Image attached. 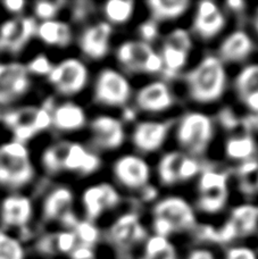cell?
<instances>
[{"label": "cell", "mask_w": 258, "mask_h": 259, "mask_svg": "<svg viewBox=\"0 0 258 259\" xmlns=\"http://www.w3.org/2000/svg\"><path fill=\"white\" fill-rule=\"evenodd\" d=\"M241 101L245 104L251 112L258 114V91L243 97Z\"/></svg>", "instance_id": "c3c4849f"}, {"label": "cell", "mask_w": 258, "mask_h": 259, "mask_svg": "<svg viewBox=\"0 0 258 259\" xmlns=\"http://www.w3.org/2000/svg\"><path fill=\"white\" fill-rule=\"evenodd\" d=\"M107 237L115 248L125 251L144 241L147 238V231L141 224L140 216L135 211H128L110 225Z\"/></svg>", "instance_id": "9c48e42d"}, {"label": "cell", "mask_w": 258, "mask_h": 259, "mask_svg": "<svg viewBox=\"0 0 258 259\" xmlns=\"http://www.w3.org/2000/svg\"><path fill=\"white\" fill-rule=\"evenodd\" d=\"M32 203L27 197L11 196L3 201L2 222L5 226L23 228L29 223L32 217Z\"/></svg>", "instance_id": "44dd1931"}, {"label": "cell", "mask_w": 258, "mask_h": 259, "mask_svg": "<svg viewBox=\"0 0 258 259\" xmlns=\"http://www.w3.org/2000/svg\"><path fill=\"white\" fill-rule=\"evenodd\" d=\"M132 89L127 78L113 68H105L95 83L94 96L97 103L110 107H121L131 98Z\"/></svg>", "instance_id": "5b68a950"}, {"label": "cell", "mask_w": 258, "mask_h": 259, "mask_svg": "<svg viewBox=\"0 0 258 259\" xmlns=\"http://www.w3.org/2000/svg\"><path fill=\"white\" fill-rule=\"evenodd\" d=\"M187 259H215L214 253L208 249H195L192 250Z\"/></svg>", "instance_id": "681fc988"}, {"label": "cell", "mask_w": 258, "mask_h": 259, "mask_svg": "<svg viewBox=\"0 0 258 259\" xmlns=\"http://www.w3.org/2000/svg\"><path fill=\"white\" fill-rule=\"evenodd\" d=\"M145 259H179L177 249L167 238L154 235L147 239Z\"/></svg>", "instance_id": "1f68e13d"}, {"label": "cell", "mask_w": 258, "mask_h": 259, "mask_svg": "<svg viewBox=\"0 0 258 259\" xmlns=\"http://www.w3.org/2000/svg\"><path fill=\"white\" fill-rule=\"evenodd\" d=\"M187 154L181 151H169L158 163V177L165 186H173L180 182V168Z\"/></svg>", "instance_id": "83f0119b"}, {"label": "cell", "mask_w": 258, "mask_h": 259, "mask_svg": "<svg viewBox=\"0 0 258 259\" xmlns=\"http://www.w3.org/2000/svg\"><path fill=\"white\" fill-rule=\"evenodd\" d=\"M113 27L108 22H99L88 26L79 38V47L88 58L99 61L109 52Z\"/></svg>", "instance_id": "2e32d148"}, {"label": "cell", "mask_w": 258, "mask_h": 259, "mask_svg": "<svg viewBox=\"0 0 258 259\" xmlns=\"http://www.w3.org/2000/svg\"><path fill=\"white\" fill-rule=\"evenodd\" d=\"M36 34L46 45L65 48L72 42L71 26L62 21H45L36 27Z\"/></svg>", "instance_id": "d4e9b609"}, {"label": "cell", "mask_w": 258, "mask_h": 259, "mask_svg": "<svg viewBox=\"0 0 258 259\" xmlns=\"http://www.w3.org/2000/svg\"><path fill=\"white\" fill-rule=\"evenodd\" d=\"M36 27L33 17H16L5 22L0 26V49L20 53L36 33Z\"/></svg>", "instance_id": "7c38bea8"}, {"label": "cell", "mask_w": 258, "mask_h": 259, "mask_svg": "<svg viewBox=\"0 0 258 259\" xmlns=\"http://www.w3.org/2000/svg\"><path fill=\"white\" fill-rule=\"evenodd\" d=\"M234 89L240 99L258 91V64L248 65L239 72L234 80Z\"/></svg>", "instance_id": "836d02e7"}, {"label": "cell", "mask_w": 258, "mask_h": 259, "mask_svg": "<svg viewBox=\"0 0 258 259\" xmlns=\"http://www.w3.org/2000/svg\"><path fill=\"white\" fill-rule=\"evenodd\" d=\"M0 259H25L22 243L4 231H0Z\"/></svg>", "instance_id": "d590c367"}, {"label": "cell", "mask_w": 258, "mask_h": 259, "mask_svg": "<svg viewBox=\"0 0 258 259\" xmlns=\"http://www.w3.org/2000/svg\"><path fill=\"white\" fill-rule=\"evenodd\" d=\"M192 48V40L184 29H175L164 40L160 58L163 62L162 73L168 78L177 76L187 65Z\"/></svg>", "instance_id": "ba28073f"}, {"label": "cell", "mask_w": 258, "mask_h": 259, "mask_svg": "<svg viewBox=\"0 0 258 259\" xmlns=\"http://www.w3.org/2000/svg\"><path fill=\"white\" fill-rule=\"evenodd\" d=\"M56 243H57V252L70 253L73 249L76 247L77 241L73 231L65 230V231H62V232L56 233Z\"/></svg>", "instance_id": "ab89813d"}, {"label": "cell", "mask_w": 258, "mask_h": 259, "mask_svg": "<svg viewBox=\"0 0 258 259\" xmlns=\"http://www.w3.org/2000/svg\"><path fill=\"white\" fill-rule=\"evenodd\" d=\"M72 231L75 234L77 244H81V246L92 248L100 239L99 229L94 224V222L88 220L77 221Z\"/></svg>", "instance_id": "e575fe53"}, {"label": "cell", "mask_w": 258, "mask_h": 259, "mask_svg": "<svg viewBox=\"0 0 258 259\" xmlns=\"http://www.w3.org/2000/svg\"><path fill=\"white\" fill-rule=\"evenodd\" d=\"M214 137V123L204 113L190 112L183 115L177 127V140L192 156H201Z\"/></svg>", "instance_id": "7a4b0ae2"}, {"label": "cell", "mask_w": 258, "mask_h": 259, "mask_svg": "<svg viewBox=\"0 0 258 259\" xmlns=\"http://www.w3.org/2000/svg\"><path fill=\"white\" fill-rule=\"evenodd\" d=\"M54 67V65L52 62L49 61L48 57L44 54H40L38 56L34 57L32 61L27 64L26 69L29 73L35 74V75H46L48 76L52 69Z\"/></svg>", "instance_id": "74e56055"}, {"label": "cell", "mask_w": 258, "mask_h": 259, "mask_svg": "<svg viewBox=\"0 0 258 259\" xmlns=\"http://www.w3.org/2000/svg\"><path fill=\"white\" fill-rule=\"evenodd\" d=\"M219 121L221 123V125L223 126V128L229 130V131L236 130L239 126V123H240L236 113L229 107H225L221 110L219 114Z\"/></svg>", "instance_id": "7bdbcfd3"}, {"label": "cell", "mask_w": 258, "mask_h": 259, "mask_svg": "<svg viewBox=\"0 0 258 259\" xmlns=\"http://www.w3.org/2000/svg\"><path fill=\"white\" fill-rule=\"evenodd\" d=\"M200 172V163L192 156L186 155L180 168V181L184 182L191 180Z\"/></svg>", "instance_id": "f35d334b"}, {"label": "cell", "mask_w": 258, "mask_h": 259, "mask_svg": "<svg viewBox=\"0 0 258 259\" xmlns=\"http://www.w3.org/2000/svg\"><path fill=\"white\" fill-rule=\"evenodd\" d=\"M53 125L58 131L73 132L87 124V115L81 106L74 103H64L53 110Z\"/></svg>", "instance_id": "603a6c76"}, {"label": "cell", "mask_w": 258, "mask_h": 259, "mask_svg": "<svg viewBox=\"0 0 258 259\" xmlns=\"http://www.w3.org/2000/svg\"><path fill=\"white\" fill-rule=\"evenodd\" d=\"M151 20L159 21H172L182 16L190 6L188 0H149L147 2Z\"/></svg>", "instance_id": "484cf974"}, {"label": "cell", "mask_w": 258, "mask_h": 259, "mask_svg": "<svg viewBox=\"0 0 258 259\" xmlns=\"http://www.w3.org/2000/svg\"><path fill=\"white\" fill-rule=\"evenodd\" d=\"M238 175H240L242 179L252 177L258 173V160L257 159H248L242 161V163L238 166L237 168Z\"/></svg>", "instance_id": "bcb514c9"}, {"label": "cell", "mask_w": 258, "mask_h": 259, "mask_svg": "<svg viewBox=\"0 0 258 259\" xmlns=\"http://www.w3.org/2000/svg\"><path fill=\"white\" fill-rule=\"evenodd\" d=\"M190 98L199 104L220 100L227 89L228 76L224 64L218 56L208 55L186 74Z\"/></svg>", "instance_id": "6da1fadb"}, {"label": "cell", "mask_w": 258, "mask_h": 259, "mask_svg": "<svg viewBox=\"0 0 258 259\" xmlns=\"http://www.w3.org/2000/svg\"><path fill=\"white\" fill-rule=\"evenodd\" d=\"M65 3L63 2H38L34 5V13L35 16L39 17L40 20L52 21L54 17L57 15L58 12Z\"/></svg>", "instance_id": "8d00e7d4"}, {"label": "cell", "mask_w": 258, "mask_h": 259, "mask_svg": "<svg viewBox=\"0 0 258 259\" xmlns=\"http://www.w3.org/2000/svg\"><path fill=\"white\" fill-rule=\"evenodd\" d=\"M73 192L68 188L59 187L46 197L42 214L46 221L61 222L64 216L73 211Z\"/></svg>", "instance_id": "cb8c5ba5"}, {"label": "cell", "mask_w": 258, "mask_h": 259, "mask_svg": "<svg viewBox=\"0 0 258 259\" xmlns=\"http://www.w3.org/2000/svg\"><path fill=\"white\" fill-rule=\"evenodd\" d=\"M172 122L145 121L137 124L132 133L133 145L142 154L157 151L166 141Z\"/></svg>", "instance_id": "e0dca14e"}, {"label": "cell", "mask_w": 258, "mask_h": 259, "mask_svg": "<svg viewBox=\"0 0 258 259\" xmlns=\"http://www.w3.org/2000/svg\"><path fill=\"white\" fill-rule=\"evenodd\" d=\"M139 34L141 36V41L144 42L149 44L151 41H155L158 38L159 34V29H158V24L157 22L154 20H148L142 23V24L139 25Z\"/></svg>", "instance_id": "60d3db41"}, {"label": "cell", "mask_w": 258, "mask_h": 259, "mask_svg": "<svg viewBox=\"0 0 258 259\" xmlns=\"http://www.w3.org/2000/svg\"><path fill=\"white\" fill-rule=\"evenodd\" d=\"M48 80L61 95L74 96L80 94L88 84L89 71L79 59L67 58L54 65Z\"/></svg>", "instance_id": "52a82bcc"}, {"label": "cell", "mask_w": 258, "mask_h": 259, "mask_svg": "<svg viewBox=\"0 0 258 259\" xmlns=\"http://www.w3.org/2000/svg\"><path fill=\"white\" fill-rule=\"evenodd\" d=\"M38 248L44 253H56L57 252V243H56V233H50L44 235L38 243Z\"/></svg>", "instance_id": "f6af8a7d"}, {"label": "cell", "mask_w": 258, "mask_h": 259, "mask_svg": "<svg viewBox=\"0 0 258 259\" xmlns=\"http://www.w3.org/2000/svg\"><path fill=\"white\" fill-rule=\"evenodd\" d=\"M256 187H257V190H258V173L256 174Z\"/></svg>", "instance_id": "9f6ffc18"}, {"label": "cell", "mask_w": 258, "mask_h": 259, "mask_svg": "<svg viewBox=\"0 0 258 259\" xmlns=\"http://www.w3.org/2000/svg\"><path fill=\"white\" fill-rule=\"evenodd\" d=\"M254 25H255V30L258 33V11H257V14H256V17H255V21H254Z\"/></svg>", "instance_id": "11a10c76"}, {"label": "cell", "mask_w": 258, "mask_h": 259, "mask_svg": "<svg viewBox=\"0 0 258 259\" xmlns=\"http://www.w3.org/2000/svg\"><path fill=\"white\" fill-rule=\"evenodd\" d=\"M256 142L249 134L229 138L225 142V154L232 160L245 161L256 154Z\"/></svg>", "instance_id": "f1b7e54d"}, {"label": "cell", "mask_w": 258, "mask_h": 259, "mask_svg": "<svg viewBox=\"0 0 258 259\" xmlns=\"http://www.w3.org/2000/svg\"><path fill=\"white\" fill-rule=\"evenodd\" d=\"M142 197H144L145 200L147 201H150V200H154V199L156 198V196H157V190L154 187L151 186H147L145 187L144 189H142Z\"/></svg>", "instance_id": "f5cc1de1"}, {"label": "cell", "mask_w": 258, "mask_h": 259, "mask_svg": "<svg viewBox=\"0 0 258 259\" xmlns=\"http://www.w3.org/2000/svg\"><path fill=\"white\" fill-rule=\"evenodd\" d=\"M227 6L232 12H243L246 8V3L241 2V0H230V2L227 3Z\"/></svg>", "instance_id": "816d5d0a"}, {"label": "cell", "mask_w": 258, "mask_h": 259, "mask_svg": "<svg viewBox=\"0 0 258 259\" xmlns=\"http://www.w3.org/2000/svg\"><path fill=\"white\" fill-rule=\"evenodd\" d=\"M34 177L29 155L17 156L0 151V184L13 189L22 188Z\"/></svg>", "instance_id": "4fadbf2b"}, {"label": "cell", "mask_w": 258, "mask_h": 259, "mask_svg": "<svg viewBox=\"0 0 258 259\" xmlns=\"http://www.w3.org/2000/svg\"><path fill=\"white\" fill-rule=\"evenodd\" d=\"M95 11L94 4L90 2H76L73 5L72 17L76 22H82L87 20L88 16Z\"/></svg>", "instance_id": "b9f144b4"}, {"label": "cell", "mask_w": 258, "mask_h": 259, "mask_svg": "<svg viewBox=\"0 0 258 259\" xmlns=\"http://www.w3.org/2000/svg\"><path fill=\"white\" fill-rule=\"evenodd\" d=\"M101 159L81 143L71 142L70 149L64 164V170H71L82 175L94 174L100 168Z\"/></svg>", "instance_id": "7402d4cb"}, {"label": "cell", "mask_w": 258, "mask_h": 259, "mask_svg": "<svg viewBox=\"0 0 258 259\" xmlns=\"http://www.w3.org/2000/svg\"><path fill=\"white\" fill-rule=\"evenodd\" d=\"M72 259H95V252L92 248L76 244V247L70 252Z\"/></svg>", "instance_id": "7dc6e473"}, {"label": "cell", "mask_w": 258, "mask_h": 259, "mask_svg": "<svg viewBox=\"0 0 258 259\" xmlns=\"http://www.w3.org/2000/svg\"><path fill=\"white\" fill-rule=\"evenodd\" d=\"M92 142L104 150H115L125 140V131L119 119L109 115H100L90 123Z\"/></svg>", "instance_id": "9a60e30c"}, {"label": "cell", "mask_w": 258, "mask_h": 259, "mask_svg": "<svg viewBox=\"0 0 258 259\" xmlns=\"http://www.w3.org/2000/svg\"><path fill=\"white\" fill-rule=\"evenodd\" d=\"M116 59L124 69L131 73L156 74L163 71L160 55L149 44L141 40L125 41L119 45Z\"/></svg>", "instance_id": "3957f363"}, {"label": "cell", "mask_w": 258, "mask_h": 259, "mask_svg": "<svg viewBox=\"0 0 258 259\" xmlns=\"http://www.w3.org/2000/svg\"><path fill=\"white\" fill-rule=\"evenodd\" d=\"M135 7L133 0H110L104 5V14L109 24H124L131 20Z\"/></svg>", "instance_id": "4dcf8cb0"}, {"label": "cell", "mask_w": 258, "mask_h": 259, "mask_svg": "<svg viewBox=\"0 0 258 259\" xmlns=\"http://www.w3.org/2000/svg\"><path fill=\"white\" fill-rule=\"evenodd\" d=\"M119 201H121L119 193L108 183H100L89 187L82 194L85 217L90 222L98 220L106 210L116 207Z\"/></svg>", "instance_id": "5bb4252c"}, {"label": "cell", "mask_w": 258, "mask_h": 259, "mask_svg": "<svg viewBox=\"0 0 258 259\" xmlns=\"http://www.w3.org/2000/svg\"><path fill=\"white\" fill-rule=\"evenodd\" d=\"M229 220L233 223L239 238L248 237L258 228V208L248 203L237 206L233 208Z\"/></svg>", "instance_id": "4316f807"}, {"label": "cell", "mask_w": 258, "mask_h": 259, "mask_svg": "<svg viewBox=\"0 0 258 259\" xmlns=\"http://www.w3.org/2000/svg\"><path fill=\"white\" fill-rule=\"evenodd\" d=\"M31 81L26 66L21 63L0 64V105L11 104L24 96Z\"/></svg>", "instance_id": "30bf717a"}, {"label": "cell", "mask_w": 258, "mask_h": 259, "mask_svg": "<svg viewBox=\"0 0 258 259\" xmlns=\"http://www.w3.org/2000/svg\"><path fill=\"white\" fill-rule=\"evenodd\" d=\"M225 259H258L252 249L248 247H232L230 248Z\"/></svg>", "instance_id": "ee69618b"}, {"label": "cell", "mask_w": 258, "mask_h": 259, "mask_svg": "<svg viewBox=\"0 0 258 259\" xmlns=\"http://www.w3.org/2000/svg\"><path fill=\"white\" fill-rule=\"evenodd\" d=\"M4 6L11 13H20L25 7V2L23 0H6L4 2Z\"/></svg>", "instance_id": "f907efd6"}, {"label": "cell", "mask_w": 258, "mask_h": 259, "mask_svg": "<svg viewBox=\"0 0 258 259\" xmlns=\"http://www.w3.org/2000/svg\"><path fill=\"white\" fill-rule=\"evenodd\" d=\"M229 175L216 169H205L198 182V208L207 214H215L223 209L229 198Z\"/></svg>", "instance_id": "277c9868"}, {"label": "cell", "mask_w": 258, "mask_h": 259, "mask_svg": "<svg viewBox=\"0 0 258 259\" xmlns=\"http://www.w3.org/2000/svg\"><path fill=\"white\" fill-rule=\"evenodd\" d=\"M123 117L125 121H133L136 118V112L131 108H125L123 113Z\"/></svg>", "instance_id": "db71d44e"}, {"label": "cell", "mask_w": 258, "mask_h": 259, "mask_svg": "<svg viewBox=\"0 0 258 259\" xmlns=\"http://www.w3.org/2000/svg\"><path fill=\"white\" fill-rule=\"evenodd\" d=\"M136 104L144 112L162 113L172 107L174 96L166 83L155 81L142 87L137 92Z\"/></svg>", "instance_id": "d6986e66"}, {"label": "cell", "mask_w": 258, "mask_h": 259, "mask_svg": "<svg viewBox=\"0 0 258 259\" xmlns=\"http://www.w3.org/2000/svg\"><path fill=\"white\" fill-rule=\"evenodd\" d=\"M117 181L130 190H142L149 184L150 168L147 161L136 155H125L114 163Z\"/></svg>", "instance_id": "8fae6325"}, {"label": "cell", "mask_w": 258, "mask_h": 259, "mask_svg": "<svg viewBox=\"0 0 258 259\" xmlns=\"http://www.w3.org/2000/svg\"><path fill=\"white\" fill-rule=\"evenodd\" d=\"M153 216L167 224L173 233L197 229L195 210L181 197L171 196L159 200L153 208Z\"/></svg>", "instance_id": "8992f818"}, {"label": "cell", "mask_w": 258, "mask_h": 259, "mask_svg": "<svg viewBox=\"0 0 258 259\" xmlns=\"http://www.w3.org/2000/svg\"><path fill=\"white\" fill-rule=\"evenodd\" d=\"M36 113H38V107L27 106V107L17 108L15 110H9L8 113L4 115L3 119L4 123L12 130H16L20 127L34 128Z\"/></svg>", "instance_id": "d6a6232c"}, {"label": "cell", "mask_w": 258, "mask_h": 259, "mask_svg": "<svg viewBox=\"0 0 258 259\" xmlns=\"http://www.w3.org/2000/svg\"><path fill=\"white\" fill-rule=\"evenodd\" d=\"M71 142L61 141L50 145L42 154V165L48 173L57 174L64 170Z\"/></svg>", "instance_id": "f546056e"}, {"label": "cell", "mask_w": 258, "mask_h": 259, "mask_svg": "<svg viewBox=\"0 0 258 259\" xmlns=\"http://www.w3.org/2000/svg\"><path fill=\"white\" fill-rule=\"evenodd\" d=\"M225 16L214 2L204 0L197 6L193 17V31L202 40H211L224 29Z\"/></svg>", "instance_id": "ac0fdd59"}, {"label": "cell", "mask_w": 258, "mask_h": 259, "mask_svg": "<svg viewBox=\"0 0 258 259\" xmlns=\"http://www.w3.org/2000/svg\"><path fill=\"white\" fill-rule=\"evenodd\" d=\"M254 42L250 35L242 30L232 32L225 38L219 49V58L224 63H241L250 56Z\"/></svg>", "instance_id": "ffe728a7"}]
</instances>
